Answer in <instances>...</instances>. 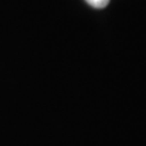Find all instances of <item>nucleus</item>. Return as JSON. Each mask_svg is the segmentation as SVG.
Instances as JSON below:
<instances>
[{
  "instance_id": "f257e3e1",
  "label": "nucleus",
  "mask_w": 146,
  "mask_h": 146,
  "mask_svg": "<svg viewBox=\"0 0 146 146\" xmlns=\"http://www.w3.org/2000/svg\"><path fill=\"white\" fill-rule=\"evenodd\" d=\"M86 1L95 9H103L110 2V0H86Z\"/></svg>"
}]
</instances>
